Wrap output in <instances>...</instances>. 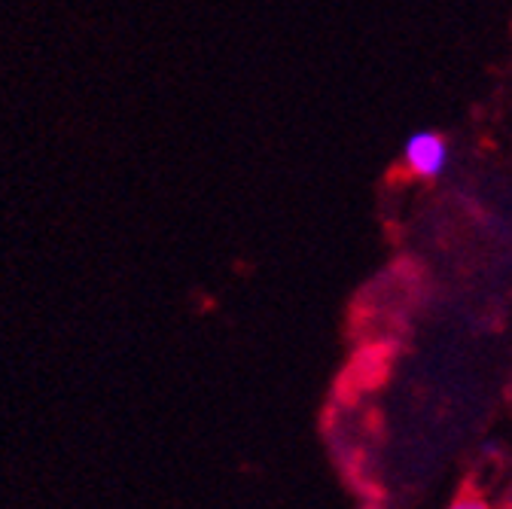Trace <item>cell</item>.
Returning <instances> with one entry per match:
<instances>
[{"instance_id":"2","label":"cell","mask_w":512,"mask_h":509,"mask_svg":"<svg viewBox=\"0 0 512 509\" xmlns=\"http://www.w3.org/2000/svg\"><path fill=\"white\" fill-rule=\"evenodd\" d=\"M448 509H488V503L479 500V497H458Z\"/></svg>"},{"instance_id":"1","label":"cell","mask_w":512,"mask_h":509,"mask_svg":"<svg viewBox=\"0 0 512 509\" xmlns=\"http://www.w3.org/2000/svg\"><path fill=\"white\" fill-rule=\"evenodd\" d=\"M406 162L415 174L421 177H436L442 174L448 162V147L439 135L433 132H418L406 141Z\"/></svg>"}]
</instances>
